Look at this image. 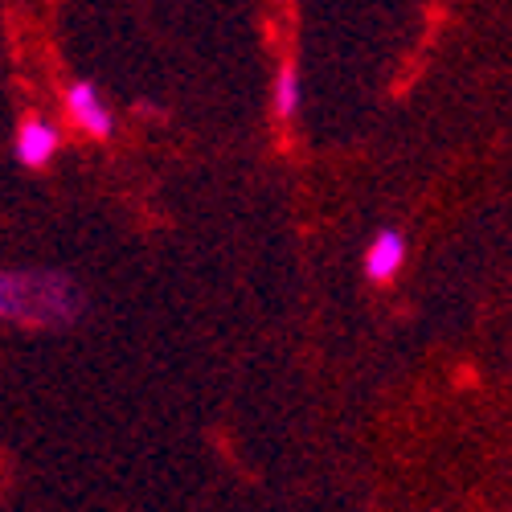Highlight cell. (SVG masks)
<instances>
[{
	"instance_id": "1",
	"label": "cell",
	"mask_w": 512,
	"mask_h": 512,
	"mask_svg": "<svg viewBox=\"0 0 512 512\" xmlns=\"http://www.w3.org/2000/svg\"><path fill=\"white\" fill-rule=\"evenodd\" d=\"M82 287L58 271H0V320L66 328L82 316Z\"/></svg>"
},
{
	"instance_id": "2",
	"label": "cell",
	"mask_w": 512,
	"mask_h": 512,
	"mask_svg": "<svg viewBox=\"0 0 512 512\" xmlns=\"http://www.w3.org/2000/svg\"><path fill=\"white\" fill-rule=\"evenodd\" d=\"M66 111L87 136H99V140L111 136V111L103 107V99H99V91L91 87V82H74V87L66 91Z\"/></svg>"
},
{
	"instance_id": "3",
	"label": "cell",
	"mask_w": 512,
	"mask_h": 512,
	"mask_svg": "<svg viewBox=\"0 0 512 512\" xmlns=\"http://www.w3.org/2000/svg\"><path fill=\"white\" fill-rule=\"evenodd\" d=\"M402 263H406V238H402L398 230H381V234L369 242V250H365V275H369L373 283L394 279V275L402 271Z\"/></svg>"
},
{
	"instance_id": "4",
	"label": "cell",
	"mask_w": 512,
	"mask_h": 512,
	"mask_svg": "<svg viewBox=\"0 0 512 512\" xmlns=\"http://www.w3.org/2000/svg\"><path fill=\"white\" fill-rule=\"evenodd\" d=\"M58 144H62L58 127L46 123V119H25L21 132H17V156H21V164H29V168L50 164L54 152H58Z\"/></svg>"
},
{
	"instance_id": "5",
	"label": "cell",
	"mask_w": 512,
	"mask_h": 512,
	"mask_svg": "<svg viewBox=\"0 0 512 512\" xmlns=\"http://www.w3.org/2000/svg\"><path fill=\"white\" fill-rule=\"evenodd\" d=\"M295 111H300V74H295V66H283L275 78V115L291 119Z\"/></svg>"
}]
</instances>
